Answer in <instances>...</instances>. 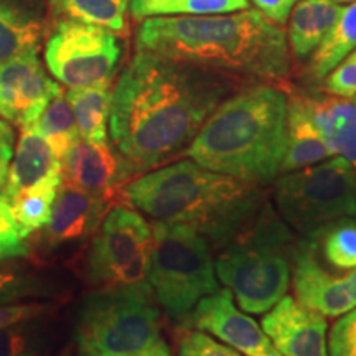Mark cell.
<instances>
[{"label":"cell","mask_w":356,"mask_h":356,"mask_svg":"<svg viewBox=\"0 0 356 356\" xmlns=\"http://www.w3.org/2000/svg\"><path fill=\"white\" fill-rule=\"evenodd\" d=\"M356 48V2L343 8L340 19L312 53L309 74L314 81H322Z\"/></svg>","instance_id":"24"},{"label":"cell","mask_w":356,"mask_h":356,"mask_svg":"<svg viewBox=\"0 0 356 356\" xmlns=\"http://www.w3.org/2000/svg\"><path fill=\"white\" fill-rule=\"evenodd\" d=\"M0 356H35L33 340L25 323L0 330Z\"/></svg>","instance_id":"34"},{"label":"cell","mask_w":356,"mask_h":356,"mask_svg":"<svg viewBox=\"0 0 356 356\" xmlns=\"http://www.w3.org/2000/svg\"><path fill=\"white\" fill-rule=\"evenodd\" d=\"M124 198L157 221L197 229L220 249L261 210L254 184L208 170L197 162H178L145 173L124 186Z\"/></svg>","instance_id":"4"},{"label":"cell","mask_w":356,"mask_h":356,"mask_svg":"<svg viewBox=\"0 0 356 356\" xmlns=\"http://www.w3.org/2000/svg\"><path fill=\"white\" fill-rule=\"evenodd\" d=\"M47 280L22 266L0 261V305L50 296Z\"/></svg>","instance_id":"29"},{"label":"cell","mask_w":356,"mask_h":356,"mask_svg":"<svg viewBox=\"0 0 356 356\" xmlns=\"http://www.w3.org/2000/svg\"><path fill=\"white\" fill-rule=\"evenodd\" d=\"M12 159L7 181L2 188V195L7 200H12L22 190L38 184L51 173L61 172V159L32 126L22 127Z\"/></svg>","instance_id":"19"},{"label":"cell","mask_w":356,"mask_h":356,"mask_svg":"<svg viewBox=\"0 0 356 356\" xmlns=\"http://www.w3.org/2000/svg\"><path fill=\"white\" fill-rule=\"evenodd\" d=\"M323 88L337 96L353 97L356 95V48L325 76Z\"/></svg>","instance_id":"33"},{"label":"cell","mask_w":356,"mask_h":356,"mask_svg":"<svg viewBox=\"0 0 356 356\" xmlns=\"http://www.w3.org/2000/svg\"><path fill=\"white\" fill-rule=\"evenodd\" d=\"M121 55L115 33L73 19L58 22L44 44L48 71L68 88L111 81Z\"/></svg>","instance_id":"10"},{"label":"cell","mask_w":356,"mask_h":356,"mask_svg":"<svg viewBox=\"0 0 356 356\" xmlns=\"http://www.w3.org/2000/svg\"><path fill=\"white\" fill-rule=\"evenodd\" d=\"M332 152L315 126L305 96H291L287 101L286 155L280 173L300 170L330 159Z\"/></svg>","instance_id":"18"},{"label":"cell","mask_w":356,"mask_h":356,"mask_svg":"<svg viewBox=\"0 0 356 356\" xmlns=\"http://www.w3.org/2000/svg\"><path fill=\"white\" fill-rule=\"evenodd\" d=\"M66 99L73 109L79 137L91 142H108V122L113 102L111 81L70 88Z\"/></svg>","instance_id":"21"},{"label":"cell","mask_w":356,"mask_h":356,"mask_svg":"<svg viewBox=\"0 0 356 356\" xmlns=\"http://www.w3.org/2000/svg\"><path fill=\"white\" fill-rule=\"evenodd\" d=\"M238 81L220 71L137 51L115 84L109 115L111 137L132 175L188 145Z\"/></svg>","instance_id":"1"},{"label":"cell","mask_w":356,"mask_h":356,"mask_svg":"<svg viewBox=\"0 0 356 356\" xmlns=\"http://www.w3.org/2000/svg\"><path fill=\"white\" fill-rule=\"evenodd\" d=\"M262 330L282 356H328L327 320L292 297H282L267 312Z\"/></svg>","instance_id":"13"},{"label":"cell","mask_w":356,"mask_h":356,"mask_svg":"<svg viewBox=\"0 0 356 356\" xmlns=\"http://www.w3.org/2000/svg\"><path fill=\"white\" fill-rule=\"evenodd\" d=\"M32 127L51 145L60 159H63L73 142L79 137L73 109L63 91L48 102Z\"/></svg>","instance_id":"27"},{"label":"cell","mask_w":356,"mask_h":356,"mask_svg":"<svg viewBox=\"0 0 356 356\" xmlns=\"http://www.w3.org/2000/svg\"><path fill=\"white\" fill-rule=\"evenodd\" d=\"M47 307L48 305L38 304V302H17V304L0 305V330L38 318L47 312Z\"/></svg>","instance_id":"35"},{"label":"cell","mask_w":356,"mask_h":356,"mask_svg":"<svg viewBox=\"0 0 356 356\" xmlns=\"http://www.w3.org/2000/svg\"><path fill=\"white\" fill-rule=\"evenodd\" d=\"M190 323L213 333L243 356H282L256 320L236 309L229 289L203 297L191 312Z\"/></svg>","instance_id":"12"},{"label":"cell","mask_w":356,"mask_h":356,"mask_svg":"<svg viewBox=\"0 0 356 356\" xmlns=\"http://www.w3.org/2000/svg\"><path fill=\"white\" fill-rule=\"evenodd\" d=\"M178 356H243L241 353L213 340L203 332H186L178 343Z\"/></svg>","instance_id":"32"},{"label":"cell","mask_w":356,"mask_h":356,"mask_svg":"<svg viewBox=\"0 0 356 356\" xmlns=\"http://www.w3.org/2000/svg\"><path fill=\"white\" fill-rule=\"evenodd\" d=\"M0 140H15V134H13L12 126L7 121H3L2 118H0Z\"/></svg>","instance_id":"39"},{"label":"cell","mask_w":356,"mask_h":356,"mask_svg":"<svg viewBox=\"0 0 356 356\" xmlns=\"http://www.w3.org/2000/svg\"><path fill=\"white\" fill-rule=\"evenodd\" d=\"M275 203L287 225L312 238L332 222L356 215V170L337 155L287 172L275 185Z\"/></svg>","instance_id":"8"},{"label":"cell","mask_w":356,"mask_h":356,"mask_svg":"<svg viewBox=\"0 0 356 356\" xmlns=\"http://www.w3.org/2000/svg\"><path fill=\"white\" fill-rule=\"evenodd\" d=\"M42 22L13 0H0V65L38 48Z\"/></svg>","instance_id":"22"},{"label":"cell","mask_w":356,"mask_h":356,"mask_svg":"<svg viewBox=\"0 0 356 356\" xmlns=\"http://www.w3.org/2000/svg\"><path fill=\"white\" fill-rule=\"evenodd\" d=\"M60 92V84L40 61L38 48L0 65V118L13 126H32Z\"/></svg>","instance_id":"11"},{"label":"cell","mask_w":356,"mask_h":356,"mask_svg":"<svg viewBox=\"0 0 356 356\" xmlns=\"http://www.w3.org/2000/svg\"><path fill=\"white\" fill-rule=\"evenodd\" d=\"M147 282L167 314H190L203 297L218 291L210 243L190 226L157 221L152 228Z\"/></svg>","instance_id":"7"},{"label":"cell","mask_w":356,"mask_h":356,"mask_svg":"<svg viewBox=\"0 0 356 356\" xmlns=\"http://www.w3.org/2000/svg\"><path fill=\"white\" fill-rule=\"evenodd\" d=\"M132 177L131 168L108 142H91L78 137L61 159L63 184L95 197L109 198L111 191Z\"/></svg>","instance_id":"15"},{"label":"cell","mask_w":356,"mask_h":356,"mask_svg":"<svg viewBox=\"0 0 356 356\" xmlns=\"http://www.w3.org/2000/svg\"><path fill=\"white\" fill-rule=\"evenodd\" d=\"M309 239H320L325 259L335 269L350 270L356 267V222L343 218L332 222Z\"/></svg>","instance_id":"28"},{"label":"cell","mask_w":356,"mask_h":356,"mask_svg":"<svg viewBox=\"0 0 356 356\" xmlns=\"http://www.w3.org/2000/svg\"><path fill=\"white\" fill-rule=\"evenodd\" d=\"M56 15L109 30L126 32L129 0H48Z\"/></svg>","instance_id":"26"},{"label":"cell","mask_w":356,"mask_h":356,"mask_svg":"<svg viewBox=\"0 0 356 356\" xmlns=\"http://www.w3.org/2000/svg\"><path fill=\"white\" fill-rule=\"evenodd\" d=\"M266 19L275 25H284L299 0H251Z\"/></svg>","instance_id":"36"},{"label":"cell","mask_w":356,"mask_h":356,"mask_svg":"<svg viewBox=\"0 0 356 356\" xmlns=\"http://www.w3.org/2000/svg\"><path fill=\"white\" fill-rule=\"evenodd\" d=\"M296 243L291 231L266 204L220 248L218 279L248 314H264L286 297Z\"/></svg>","instance_id":"5"},{"label":"cell","mask_w":356,"mask_h":356,"mask_svg":"<svg viewBox=\"0 0 356 356\" xmlns=\"http://www.w3.org/2000/svg\"><path fill=\"white\" fill-rule=\"evenodd\" d=\"M152 228L144 216L126 207H114L101 221L86 273L92 286H132L147 280Z\"/></svg>","instance_id":"9"},{"label":"cell","mask_w":356,"mask_h":356,"mask_svg":"<svg viewBox=\"0 0 356 356\" xmlns=\"http://www.w3.org/2000/svg\"><path fill=\"white\" fill-rule=\"evenodd\" d=\"M249 0H129L132 17L145 20L150 17L220 15L246 10Z\"/></svg>","instance_id":"25"},{"label":"cell","mask_w":356,"mask_h":356,"mask_svg":"<svg viewBox=\"0 0 356 356\" xmlns=\"http://www.w3.org/2000/svg\"><path fill=\"white\" fill-rule=\"evenodd\" d=\"M61 181H63L61 172L51 173L50 177L43 178L38 184L22 190L19 195L8 200L13 218H15L24 238L32 236L35 231L42 229L50 221L51 208L56 200Z\"/></svg>","instance_id":"23"},{"label":"cell","mask_w":356,"mask_h":356,"mask_svg":"<svg viewBox=\"0 0 356 356\" xmlns=\"http://www.w3.org/2000/svg\"><path fill=\"white\" fill-rule=\"evenodd\" d=\"M343 7L333 0H299L291 12L289 43L297 60H305L317 50L332 26L340 19Z\"/></svg>","instance_id":"20"},{"label":"cell","mask_w":356,"mask_h":356,"mask_svg":"<svg viewBox=\"0 0 356 356\" xmlns=\"http://www.w3.org/2000/svg\"><path fill=\"white\" fill-rule=\"evenodd\" d=\"M150 284L97 287L81 302L74 341L79 356H134L160 340Z\"/></svg>","instance_id":"6"},{"label":"cell","mask_w":356,"mask_h":356,"mask_svg":"<svg viewBox=\"0 0 356 356\" xmlns=\"http://www.w3.org/2000/svg\"><path fill=\"white\" fill-rule=\"evenodd\" d=\"M13 218L10 203L0 193V261L22 259L30 254L29 243Z\"/></svg>","instance_id":"30"},{"label":"cell","mask_w":356,"mask_h":356,"mask_svg":"<svg viewBox=\"0 0 356 356\" xmlns=\"http://www.w3.org/2000/svg\"><path fill=\"white\" fill-rule=\"evenodd\" d=\"M346 279H348V287H350L351 297H353V300L356 302V267L350 269V273L346 274Z\"/></svg>","instance_id":"40"},{"label":"cell","mask_w":356,"mask_h":356,"mask_svg":"<svg viewBox=\"0 0 356 356\" xmlns=\"http://www.w3.org/2000/svg\"><path fill=\"white\" fill-rule=\"evenodd\" d=\"M292 280L299 304L318 312L323 317H340L356 305L346 275H333L318 264L312 239L296 244Z\"/></svg>","instance_id":"14"},{"label":"cell","mask_w":356,"mask_h":356,"mask_svg":"<svg viewBox=\"0 0 356 356\" xmlns=\"http://www.w3.org/2000/svg\"><path fill=\"white\" fill-rule=\"evenodd\" d=\"M13 157V142L0 140V186L6 185Z\"/></svg>","instance_id":"37"},{"label":"cell","mask_w":356,"mask_h":356,"mask_svg":"<svg viewBox=\"0 0 356 356\" xmlns=\"http://www.w3.org/2000/svg\"><path fill=\"white\" fill-rule=\"evenodd\" d=\"M353 99H355V101H356V95H355V96H353Z\"/></svg>","instance_id":"42"},{"label":"cell","mask_w":356,"mask_h":356,"mask_svg":"<svg viewBox=\"0 0 356 356\" xmlns=\"http://www.w3.org/2000/svg\"><path fill=\"white\" fill-rule=\"evenodd\" d=\"M108 200L95 197L61 181L50 221L43 226L42 243L48 249L81 241L99 228Z\"/></svg>","instance_id":"16"},{"label":"cell","mask_w":356,"mask_h":356,"mask_svg":"<svg viewBox=\"0 0 356 356\" xmlns=\"http://www.w3.org/2000/svg\"><path fill=\"white\" fill-rule=\"evenodd\" d=\"M307 102L332 155L348 160L356 170V101L328 92L307 97Z\"/></svg>","instance_id":"17"},{"label":"cell","mask_w":356,"mask_h":356,"mask_svg":"<svg viewBox=\"0 0 356 356\" xmlns=\"http://www.w3.org/2000/svg\"><path fill=\"white\" fill-rule=\"evenodd\" d=\"M327 345L328 356H356V305L333 323Z\"/></svg>","instance_id":"31"},{"label":"cell","mask_w":356,"mask_h":356,"mask_svg":"<svg viewBox=\"0 0 356 356\" xmlns=\"http://www.w3.org/2000/svg\"><path fill=\"white\" fill-rule=\"evenodd\" d=\"M134 356H172V353H170V348H168V345L162 340V338H160L157 343H154L150 348L140 351V353Z\"/></svg>","instance_id":"38"},{"label":"cell","mask_w":356,"mask_h":356,"mask_svg":"<svg viewBox=\"0 0 356 356\" xmlns=\"http://www.w3.org/2000/svg\"><path fill=\"white\" fill-rule=\"evenodd\" d=\"M287 101L286 92L270 84L231 95L190 142L186 157L248 184L273 181L286 155Z\"/></svg>","instance_id":"3"},{"label":"cell","mask_w":356,"mask_h":356,"mask_svg":"<svg viewBox=\"0 0 356 356\" xmlns=\"http://www.w3.org/2000/svg\"><path fill=\"white\" fill-rule=\"evenodd\" d=\"M136 47L238 79L279 81L291 71L284 30L248 8L231 15L150 17L137 30Z\"/></svg>","instance_id":"2"},{"label":"cell","mask_w":356,"mask_h":356,"mask_svg":"<svg viewBox=\"0 0 356 356\" xmlns=\"http://www.w3.org/2000/svg\"><path fill=\"white\" fill-rule=\"evenodd\" d=\"M333 2H340V3H353L356 0H333Z\"/></svg>","instance_id":"41"}]
</instances>
